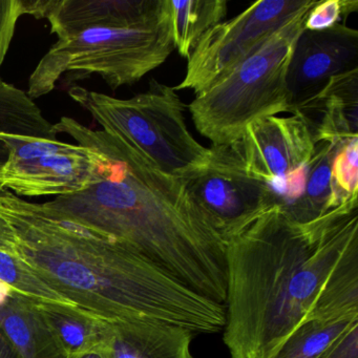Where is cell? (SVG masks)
<instances>
[{"mask_svg":"<svg viewBox=\"0 0 358 358\" xmlns=\"http://www.w3.org/2000/svg\"><path fill=\"white\" fill-rule=\"evenodd\" d=\"M173 48L188 58L199 41L227 14L226 0H165Z\"/></svg>","mask_w":358,"mask_h":358,"instance_id":"cell-18","label":"cell"},{"mask_svg":"<svg viewBox=\"0 0 358 358\" xmlns=\"http://www.w3.org/2000/svg\"><path fill=\"white\" fill-rule=\"evenodd\" d=\"M332 182L339 204L358 200V137L345 140L335 155Z\"/></svg>","mask_w":358,"mask_h":358,"instance_id":"cell-22","label":"cell"},{"mask_svg":"<svg viewBox=\"0 0 358 358\" xmlns=\"http://www.w3.org/2000/svg\"><path fill=\"white\" fill-rule=\"evenodd\" d=\"M194 333L158 320L108 322L97 353L104 358H194Z\"/></svg>","mask_w":358,"mask_h":358,"instance_id":"cell-13","label":"cell"},{"mask_svg":"<svg viewBox=\"0 0 358 358\" xmlns=\"http://www.w3.org/2000/svg\"><path fill=\"white\" fill-rule=\"evenodd\" d=\"M73 358H104L103 356L100 355L99 353H89L85 354V355L78 356V357Z\"/></svg>","mask_w":358,"mask_h":358,"instance_id":"cell-28","label":"cell"},{"mask_svg":"<svg viewBox=\"0 0 358 358\" xmlns=\"http://www.w3.org/2000/svg\"><path fill=\"white\" fill-rule=\"evenodd\" d=\"M343 142L322 141L316 144L315 152L306 169L301 194L286 210L280 206L292 221L310 223L341 206L333 187L332 165Z\"/></svg>","mask_w":358,"mask_h":358,"instance_id":"cell-16","label":"cell"},{"mask_svg":"<svg viewBox=\"0 0 358 358\" xmlns=\"http://www.w3.org/2000/svg\"><path fill=\"white\" fill-rule=\"evenodd\" d=\"M12 250L75 307L108 322L158 320L222 332L225 305L194 292L113 236L0 189Z\"/></svg>","mask_w":358,"mask_h":358,"instance_id":"cell-3","label":"cell"},{"mask_svg":"<svg viewBox=\"0 0 358 358\" xmlns=\"http://www.w3.org/2000/svg\"><path fill=\"white\" fill-rule=\"evenodd\" d=\"M357 11V0H318L308 13L303 30H328L336 24H341V20Z\"/></svg>","mask_w":358,"mask_h":358,"instance_id":"cell-23","label":"cell"},{"mask_svg":"<svg viewBox=\"0 0 358 358\" xmlns=\"http://www.w3.org/2000/svg\"><path fill=\"white\" fill-rule=\"evenodd\" d=\"M0 280L7 282L15 292L36 303L74 306L43 282L35 272L12 250L9 228L0 217ZM75 307V306H74Z\"/></svg>","mask_w":358,"mask_h":358,"instance_id":"cell-20","label":"cell"},{"mask_svg":"<svg viewBox=\"0 0 358 358\" xmlns=\"http://www.w3.org/2000/svg\"><path fill=\"white\" fill-rule=\"evenodd\" d=\"M7 162L0 167V189L17 196H68L98 181L92 150L79 144L41 138L6 137Z\"/></svg>","mask_w":358,"mask_h":358,"instance_id":"cell-9","label":"cell"},{"mask_svg":"<svg viewBox=\"0 0 358 358\" xmlns=\"http://www.w3.org/2000/svg\"><path fill=\"white\" fill-rule=\"evenodd\" d=\"M0 358H20L11 341L0 329Z\"/></svg>","mask_w":358,"mask_h":358,"instance_id":"cell-26","label":"cell"},{"mask_svg":"<svg viewBox=\"0 0 358 358\" xmlns=\"http://www.w3.org/2000/svg\"><path fill=\"white\" fill-rule=\"evenodd\" d=\"M310 11L272 33L229 72L196 94L188 108L194 127L213 145L238 141L253 121L291 113L287 75Z\"/></svg>","mask_w":358,"mask_h":358,"instance_id":"cell-4","label":"cell"},{"mask_svg":"<svg viewBox=\"0 0 358 358\" xmlns=\"http://www.w3.org/2000/svg\"><path fill=\"white\" fill-rule=\"evenodd\" d=\"M318 358H358V320H354Z\"/></svg>","mask_w":358,"mask_h":358,"instance_id":"cell-25","label":"cell"},{"mask_svg":"<svg viewBox=\"0 0 358 358\" xmlns=\"http://www.w3.org/2000/svg\"><path fill=\"white\" fill-rule=\"evenodd\" d=\"M13 292L14 290L11 286H9L7 282L0 280V308L5 306Z\"/></svg>","mask_w":358,"mask_h":358,"instance_id":"cell-27","label":"cell"},{"mask_svg":"<svg viewBox=\"0 0 358 358\" xmlns=\"http://www.w3.org/2000/svg\"><path fill=\"white\" fill-rule=\"evenodd\" d=\"M238 144L249 175L269 186L276 205L289 208L301 194L315 152L306 121L299 115L259 119L245 127Z\"/></svg>","mask_w":358,"mask_h":358,"instance_id":"cell-10","label":"cell"},{"mask_svg":"<svg viewBox=\"0 0 358 358\" xmlns=\"http://www.w3.org/2000/svg\"><path fill=\"white\" fill-rule=\"evenodd\" d=\"M69 95L92 115L102 131L124 140L155 166L185 179L208 163L210 150L188 131L185 106L173 87L152 79L150 89L129 99L74 85Z\"/></svg>","mask_w":358,"mask_h":358,"instance_id":"cell-6","label":"cell"},{"mask_svg":"<svg viewBox=\"0 0 358 358\" xmlns=\"http://www.w3.org/2000/svg\"><path fill=\"white\" fill-rule=\"evenodd\" d=\"M318 0H259L243 13L211 28L188 58L187 70L176 92L203 91L240 64L272 33Z\"/></svg>","mask_w":358,"mask_h":358,"instance_id":"cell-7","label":"cell"},{"mask_svg":"<svg viewBox=\"0 0 358 358\" xmlns=\"http://www.w3.org/2000/svg\"><path fill=\"white\" fill-rule=\"evenodd\" d=\"M0 329L20 358H69L38 303L15 291L0 308Z\"/></svg>","mask_w":358,"mask_h":358,"instance_id":"cell-15","label":"cell"},{"mask_svg":"<svg viewBox=\"0 0 358 358\" xmlns=\"http://www.w3.org/2000/svg\"><path fill=\"white\" fill-rule=\"evenodd\" d=\"M95 155L98 181L45 206L116 238L194 292L225 305L226 241L183 179L133 146L69 117L54 124Z\"/></svg>","mask_w":358,"mask_h":358,"instance_id":"cell-2","label":"cell"},{"mask_svg":"<svg viewBox=\"0 0 358 358\" xmlns=\"http://www.w3.org/2000/svg\"><path fill=\"white\" fill-rule=\"evenodd\" d=\"M209 150L208 163L183 181L227 243L276 205V198L267 184L249 175L238 141Z\"/></svg>","mask_w":358,"mask_h":358,"instance_id":"cell-8","label":"cell"},{"mask_svg":"<svg viewBox=\"0 0 358 358\" xmlns=\"http://www.w3.org/2000/svg\"><path fill=\"white\" fill-rule=\"evenodd\" d=\"M163 0H32V16L45 18L64 39L96 27H134L160 15Z\"/></svg>","mask_w":358,"mask_h":358,"instance_id":"cell-12","label":"cell"},{"mask_svg":"<svg viewBox=\"0 0 358 358\" xmlns=\"http://www.w3.org/2000/svg\"><path fill=\"white\" fill-rule=\"evenodd\" d=\"M308 125L314 142H343L358 137V69L334 77L324 90L295 114Z\"/></svg>","mask_w":358,"mask_h":358,"instance_id":"cell-14","label":"cell"},{"mask_svg":"<svg viewBox=\"0 0 358 358\" xmlns=\"http://www.w3.org/2000/svg\"><path fill=\"white\" fill-rule=\"evenodd\" d=\"M358 69V32L345 24L324 31L303 30L289 64L287 87L295 114L334 77Z\"/></svg>","mask_w":358,"mask_h":358,"instance_id":"cell-11","label":"cell"},{"mask_svg":"<svg viewBox=\"0 0 358 358\" xmlns=\"http://www.w3.org/2000/svg\"><path fill=\"white\" fill-rule=\"evenodd\" d=\"M38 306L69 358L97 353L108 322L74 306L47 303Z\"/></svg>","mask_w":358,"mask_h":358,"instance_id":"cell-19","label":"cell"},{"mask_svg":"<svg viewBox=\"0 0 358 358\" xmlns=\"http://www.w3.org/2000/svg\"><path fill=\"white\" fill-rule=\"evenodd\" d=\"M54 124L45 119L27 92L0 76V167L7 162L10 146L6 137L56 140Z\"/></svg>","mask_w":358,"mask_h":358,"instance_id":"cell-17","label":"cell"},{"mask_svg":"<svg viewBox=\"0 0 358 358\" xmlns=\"http://www.w3.org/2000/svg\"><path fill=\"white\" fill-rule=\"evenodd\" d=\"M163 0L158 17L134 27H96L58 39L35 68L27 94L31 99L51 93L58 81L73 85L97 75L112 90L133 85L162 66L173 51Z\"/></svg>","mask_w":358,"mask_h":358,"instance_id":"cell-5","label":"cell"},{"mask_svg":"<svg viewBox=\"0 0 358 358\" xmlns=\"http://www.w3.org/2000/svg\"><path fill=\"white\" fill-rule=\"evenodd\" d=\"M29 15L28 0H0V68L9 52L18 20Z\"/></svg>","mask_w":358,"mask_h":358,"instance_id":"cell-24","label":"cell"},{"mask_svg":"<svg viewBox=\"0 0 358 358\" xmlns=\"http://www.w3.org/2000/svg\"><path fill=\"white\" fill-rule=\"evenodd\" d=\"M358 317L308 320L299 324L272 358H318Z\"/></svg>","mask_w":358,"mask_h":358,"instance_id":"cell-21","label":"cell"},{"mask_svg":"<svg viewBox=\"0 0 358 358\" xmlns=\"http://www.w3.org/2000/svg\"><path fill=\"white\" fill-rule=\"evenodd\" d=\"M224 343L272 358L308 320L358 317V200L299 224L278 205L226 243Z\"/></svg>","mask_w":358,"mask_h":358,"instance_id":"cell-1","label":"cell"}]
</instances>
